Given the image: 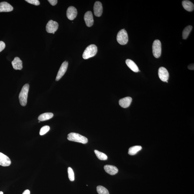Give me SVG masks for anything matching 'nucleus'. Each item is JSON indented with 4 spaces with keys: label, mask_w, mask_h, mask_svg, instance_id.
Listing matches in <instances>:
<instances>
[{
    "label": "nucleus",
    "mask_w": 194,
    "mask_h": 194,
    "mask_svg": "<svg viewBox=\"0 0 194 194\" xmlns=\"http://www.w3.org/2000/svg\"><path fill=\"white\" fill-rule=\"evenodd\" d=\"M29 89V84H26L22 87L19 96V102L21 106H25L27 104L28 93Z\"/></svg>",
    "instance_id": "f257e3e1"
},
{
    "label": "nucleus",
    "mask_w": 194,
    "mask_h": 194,
    "mask_svg": "<svg viewBox=\"0 0 194 194\" xmlns=\"http://www.w3.org/2000/svg\"><path fill=\"white\" fill-rule=\"evenodd\" d=\"M67 139L70 141L86 144L88 142V139L84 136L75 133H70L68 135Z\"/></svg>",
    "instance_id": "f03ea898"
},
{
    "label": "nucleus",
    "mask_w": 194,
    "mask_h": 194,
    "mask_svg": "<svg viewBox=\"0 0 194 194\" xmlns=\"http://www.w3.org/2000/svg\"><path fill=\"white\" fill-rule=\"evenodd\" d=\"M98 52V48L96 45L91 44L85 49L83 54V58L85 60H87L92 57L95 56Z\"/></svg>",
    "instance_id": "7ed1b4c3"
},
{
    "label": "nucleus",
    "mask_w": 194,
    "mask_h": 194,
    "mask_svg": "<svg viewBox=\"0 0 194 194\" xmlns=\"http://www.w3.org/2000/svg\"><path fill=\"white\" fill-rule=\"evenodd\" d=\"M116 40L118 43L121 45H125L127 44L129 37L126 30L124 29L120 30L118 33Z\"/></svg>",
    "instance_id": "20e7f679"
},
{
    "label": "nucleus",
    "mask_w": 194,
    "mask_h": 194,
    "mask_svg": "<svg viewBox=\"0 0 194 194\" xmlns=\"http://www.w3.org/2000/svg\"><path fill=\"white\" fill-rule=\"evenodd\" d=\"M152 52L154 57L159 58L160 57L162 54V44L160 41L159 40H156L153 43Z\"/></svg>",
    "instance_id": "39448f33"
},
{
    "label": "nucleus",
    "mask_w": 194,
    "mask_h": 194,
    "mask_svg": "<svg viewBox=\"0 0 194 194\" xmlns=\"http://www.w3.org/2000/svg\"><path fill=\"white\" fill-rule=\"evenodd\" d=\"M58 24L57 22L50 20L47 23L46 26V31L49 33L54 34L58 28Z\"/></svg>",
    "instance_id": "423d86ee"
},
{
    "label": "nucleus",
    "mask_w": 194,
    "mask_h": 194,
    "mask_svg": "<svg viewBox=\"0 0 194 194\" xmlns=\"http://www.w3.org/2000/svg\"><path fill=\"white\" fill-rule=\"evenodd\" d=\"M158 75L159 78L162 81L167 82L169 79V72L167 69L164 67H161L159 68Z\"/></svg>",
    "instance_id": "0eeeda50"
},
{
    "label": "nucleus",
    "mask_w": 194,
    "mask_h": 194,
    "mask_svg": "<svg viewBox=\"0 0 194 194\" xmlns=\"http://www.w3.org/2000/svg\"><path fill=\"white\" fill-rule=\"evenodd\" d=\"M68 62L65 61L62 64L59 70L58 73H57L56 80L58 81L60 80L62 77L65 75L66 72L67 68L68 67Z\"/></svg>",
    "instance_id": "6e6552de"
},
{
    "label": "nucleus",
    "mask_w": 194,
    "mask_h": 194,
    "mask_svg": "<svg viewBox=\"0 0 194 194\" xmlns=\"http://www.w3.org/2000/svg\"><path fill=\"white\" fill-rule=\"evenodd\" d=\"M77 11L76 8L73 6H70L68 8L67 11V16L68 19L70 20H73L76 17Z\"/></svg>",
    "instance_id": "1a4fd4ad"
},
{
    "label": "nucleus",
    "mask_w": 194,
    "mask_h": 194,
    "mask_svg": "<svg viewBox=\"0 0 194 194\" xmlns=\"http://www.w3.org/2000/svg\"><path fill=\"white\" fill-rule=\"evenodd\" d=\"M84 19L88 27H90L93 25L94 21H93V14L91 11H88L85 13Z\"/></svg>",
    "instance_id": "9d476101"
},
{
    "label": "nucleus",
    "mask_w": 194,
    "mask_h": 194,
    "mask_svg": "<svg viewBox=\"0 0 194 194\" xmlns=\"http://www.w3.org/2000/svg\"><path fill=\"white\" fill-rule=\"evenodd\" d=\"M93 10L95 16L98 17H100L102 14L103 11V8L101 3L100 1H96L93 7Z\"/></svg>",
    "instance_id": "9b49d317"
},
{
    "label": "nucleus",
    "mask_w": 194,
    "mask_h": 194,
    "mask_svg": "<svg viewBox=\"0 0 194 194\" xmlns=\"http://www.w3.org/2000/svg\"><path fill=\"white\" fill-rule=\"evenodd\" d=\"M11 164V161L9 157L0 152V165L3 167H8Z\"/></svg>",
    "instance_id": "f8f14e48"
},
{
    "label": "nucleus",
    "mask_w": 194,
    "mask_h": 194,
    "mask_svg": "<svg viewBox=\"0 0 194 194\" xmlns=\"http://www.w3.org/2000/svg\"><path fill=\"white\" fill-rule=\"evenodd\" d=\"M14 8L9 3L5 1L0 3V12H10Z\"/></svg>",
    "instance_id": "ddd939ff"
},
{
    "label": "nucleus",
    "mask_w": 194,
    "mask_h": 194,
    "mask_svg": "<svg viewBox=\"0 0 194 194\" xmlns=\"http://www.w3.org/2000/svg\"><path fill=\"white\" fill-rule=\"evenodd\" d=\"M132 100V98L131 97H126L119 100V104L121 107L127 108L130 106Z\"/></svg>",
    "instance_id": "4468645a"
},
{
    "label": "nucleus",
    "mask_w": 194,
    "mask_h": 194,
    "mask_svg": "<svg viewBox=\"0 0 194 194\" xmlns=\"http://www.w3.org/2000/svg\"><path fill=\"white\" fill-rule=\"evenodd\" d=\"M11 64L14 70H21L22 69V62L19 57H15L14 60L11 62Z\"/></svg>",
    "instance_id": "2eb2a0df"
},
{
    "label": "nucleus",
    "mask_w": 194,
    "mask_h": 194,
    "mask_svg": "<svg viewBox=\"0 0 194 194\" xmlns=\"http://www.w3.org/2000/svg\"><path fill=\"white\" fill-rule=\"evenodd\" d=\"M104 169L107 173L111 175H114L118 172V169L114 166L107 165H105Z\"/></svg>",
    "instance_id": "dca6fc26"
},
{
    "label": "nucleus",
    "mask_w": 194,
    "mask_h": 194,
    "mask_svg": "<svg viewBox=\"0 0 194 194\" xmlns=\"http://www.w3.org/2000/svg\"><path fill=\"white\" fill-rule=\"evenodd\" d=\"M126 63L129 68L133 71L135 72H138L139 71L137 65L132 60L127 59L126 60Z\"/></svg>",
    "instance_id": "f3484780"
},
{
    "label": "nucleus",
    "mask_w": 194,
    "mask_h": 194,
    "mask_svg": "<svg viewBox=\"0 0 194 194\" xmlns=\"http://www.w3.org/2000/svg\"><path fill=\"white\" fill-rule=\"evenodd\" d=\"M184 9L189 11L194 10V5L193 3L189 1H183L182 2Z\"/></svg>",
    "instance_id": "a211bd4d"
},
{
    "label": "nucleus",
    "mask_w": 194,
    "mask_h": 194,
    "mask_svg": "<svg viewBox=\"0 0 194 194\" xmlns=\"http://www.w3.org/2000/svg\"><path fill=\"white\" fill-rule=\"evenodd\" d=\"M53 113H46L41 114L38 117V120L40 121H47L53 117Z\"/></svg>",
    "instance_id": "6ab92c4d"
},
{
    "label": "nucleus",
    "mask_w": 194,
    "mask_h": 194,
    "mask_svg": "<svg viewBox=\"0 0 194 194\" xmlns=\"http://www.w3.org/2000/svg\"><path fill=\"white\" fill-rule=\"evenodd\" d=\"M142 149L140 146H135L131 147L129 149V154L130 155H134Z\"/></svg>",
    "instance_id": "aec40b11"
},
{
    "label": "nucleus",
    "mask_w": 194,
    "mask_h": 194,
    "mask_svg": "<svg viewBox=\"0 0 194 194\" xmlns=\"http://www.w3.org/2000/svg\"><path fill=\"white\" fill-rule=\"evenodd\" d=\"M192 28L193 27L192 26L189 25L187 26L184 29L183 32H182V37H183V39H186L187 38L192 30Z\"/></svg>",
    "instance_id": "412c9836"
},
{
    "label": "nucleus",
    "mask_w": 194,
    "mask_h": 194,
    "mask_svg": "<svg viewBox=\"0 0 194 194\" xmlns=\"http://www.w3.org/2000/svg\"><path fill=\"white\" fill-rule=\"evenodd\" d=\"M94 152L97 157L100 160H106L108 159V157L106 154L100 152L97 150H95Z\"/></svg>",
    "instance_id": "4be33fe9"
},
{
    "label": "nucleus",
    "mask_w": 194,
    "mask_h": 194,
    "mask_svg": "<svg viewBox=\"0 0 194 194\" xmlns=\"http://www.w3.org/2000/svg\"><path fill=\"white\" fill-rule=\"evenodd\" d=\"M97 191L98 194H109L107 189L102 186H98L97 187Z\"/></svg>",
    "instance_id": "5701e85b"
},
{
    "label": "nucleus",
    "mask_w": 194,
    "mask_h": 194,
    "mask_svg": "<svg viewBox=\"0 0 194 194\" xmlns=\"http://www.w3.org/2000/svg\"><path fill=\"white\" fill-rule=\"evenodd\" d=\"M68 172L69 180L71 181H73L75 180V174L73 169L70 167H69L68 169Z\"/></svg>",
    "instance_id": "b1692460"
},
{
    "label": "nucleus",
    "mask_w": 194,
    "mask_h": 194,
    "mask_svg": "<svg viewBox=\"0 0 194 194\" xmlns=\"http://www.w3.org/2000/svg\"><path fill=\"white\" fill-rule=\"evenodd\" d=\"M50 129V126H43V127L41 128L40 131V134L41 136L43 135L48 132Z\"/></svg>",
    "instance_id": "393cba45"
},
{
    "label": "nucleus",
    "mask_w": 194,
    "mask_h": 194,
    "mask_svg": "<svg viewBox=\"0 0 194 194\" xmlns=\"http://www.w3.org/2000/svg\"><path fill=\"white\" fill-rule=\"evenodd\" d=\"M25 1L30 4L35 6H39L40 4V2L38 0H26Z\"/></svg>",
    "instance_id": "a878e982"
},
{
    "label": "nucleus",
    "mask_w": 194,
    "mask_h": 194,
    "mask_svg": "<svg viewBox=\"0 0 194 194\" xmlns=\"http://www.w3.org/2000/svg\"><path fill=\"white\" fill-rule=\"evenodd\" d=\"M6 45L4 42L2 41H0V52L2 51L5 48Z\"/></svg>",
    "instance_id": "bb28decb"
},
{
    "label": "nucleus",
    "mask_w": 194,
    "mask_h": 194,
    "mask_svg": "<svg viewBox=\"0 0 194 194\" xmlns=\"http://www.w3.org/2000/svg\"><path fill=\"white\" fill-rule=\"evenodd\" d=\"M48 1L52 6H55L57 2V0H48Z\"/></svg>",
    "instance_id": "cd10ccee"
},
{
    "label": "nucleus",
    "mask_w": 194,
    "mask_h": 194,
    "mask_svg": "<svg viewBox=\"0 0 194 194\" xmlns=\"http://www.w3.org/2000/svg\"><path fill=\"white\" fill-rule=\"evenodd\" d=\"M188 68L189 69V70H194V64H191V65H189L188 66Z\"/></svg>",
    "instance_id": "c85d7f7f"
},
{
    "label": "nucleus",
    "mask_w": 194,
    "mask_h": 194,
    "mask_svg": "<svg viewBox=\"0 0 194 194\" xmlns=\"http://www.w3.org/2000/svg\"><path fill=\"white\" fill-rule=\"evenodd\" d=\"M30 191L28 190H26L25 191H24L23 192L22 194H30Z\"/></svg>",
    "instance_id": "c756f323"
},
{
    "label": "nucleus",
    "mask_w": 194,
    "mask_h": 194,
    "mask_svg": "<svg viewBox=\"0 0 194 194\" xmlns=\"http://www.w3.org/2000/svg\"><path fill=\"white\" fill-rule=\"evenodd\" d=\"M0 194H3V193L2 192L0 191Z\"/></svg>",
    "instance_id": "7c9ffc66"
}]
</instances>
